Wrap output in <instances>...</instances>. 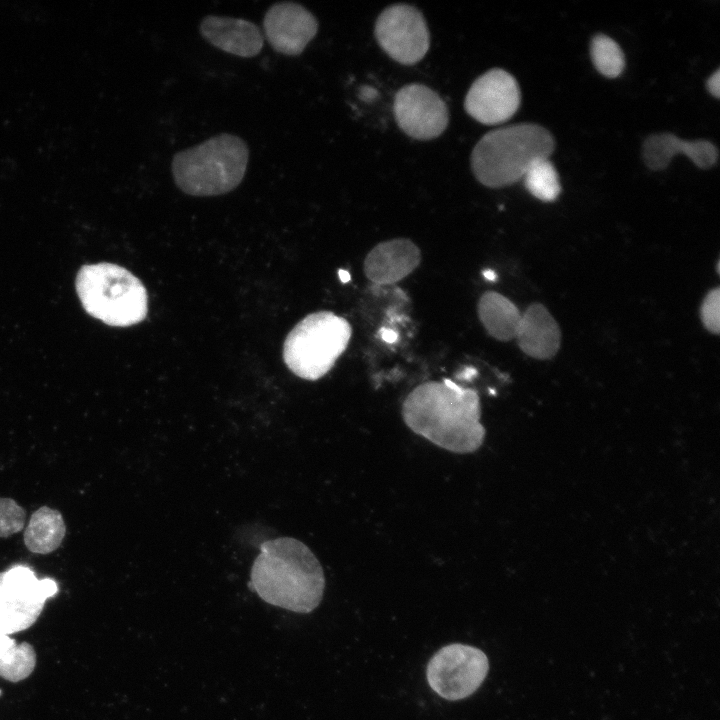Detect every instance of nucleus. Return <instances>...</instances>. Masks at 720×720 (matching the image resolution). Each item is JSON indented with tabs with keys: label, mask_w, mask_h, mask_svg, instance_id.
<instances>
[{
	"label": "nucleus",
	"mask_w": 720,
	"mask_h": 720,
	"mask_svg": "<svg viewBox=\"0 0 720 720\" xmlns=\"http://www.w3.org/2000/svg\"><path fill=\"white\" fill-rule=\"evenodd\" d=\"M66 526L61 513L48 506L37 509L24 530L26 548L36 554H49L62 543Z\"/></svg>",
	"instance_id": "18"
},
{
	"label": "nucleus",
	"mask_w": 720,
	"mask_h": 720,
	"mask_svg": "<svg viewBox=\"0 0 720 720\" xmlns=\"http://www.w3.org/2000/svg\"><path fill=\"white\" fill-rule=\"evenodd\" d=\"M350 323L331 311L311 313L288 333L283 360L296 376L315 381L326 375L346 350Z\"/></svg>",
	"instance_id": "6"
},
{
	"label": "nucleus",
	"mask_w": 720,
	"mask_h": 720,
	"mask_svg": "<svg viewBox=\"0 0 720 720\" xmlns=\"http://www.w3.org/2000/svg\"><path fill=\"white\" fill-rule=\"evenodd\" d=\"M523 178L528 192L541 201L552 202L561 192L558 173L549 159L535 161Z\"/></svg>",
	"instance_id": "20"
},
{
	"label": "nucleus",
	"mask_w": 720,
	"mask_h": 720,
	"mask_svg": "<svg viewBox=\"0 0 720 720\" xmlns=\"http://www.w3.org/2000/svg\"><path fill=\"white\" fill-rule=\"evenodd\" d=\"M515 338L526 355L546 360L557 354L561 331L548 309L541 303H533L521 314Z\"/></svg>",
	"instance_id": "16"
},
{
	"label": "nucleus",
	"mask_w": 720,
	"mask_h": 720,
	"mask_svg": "<svg viewBox=\"0 0 720 720\" xmlns=\"http://www.w3.org/2000/svg\"><path fill=\"white\" fill-rule=\"evenodd\" d=\"M249 159L246 142L221 133L174 154L171 171L176 186L191 196H218L242 182Z\"/></svg>",
	"instance_id": "4"
},
{
	"label": "nucleus",
	"mask_w": 720,
	"mask_h": 720,
	"mask_svg": "<svg viewBox=\"0 0 720 720\" xmlns=\"http://www.w3.org/2000/svg\"><path fill=\"white\" fill-rule=\"evenodd\" d=\"M483 276L489 281H494L497 278L496 274L491 270L484 271Z\"/></svg>",
	"instance_id": "28"
},
{
	"label": "nucleus",
	"mask_w": 720,
	"mask_h": 720,
	"mask_svg": "<svg viewBox=\"0 0 720 720\" xmlns=\"http://www.w3.org/2000/svg\"><path fill=\"white\" fill-rule=\"evenodd\" d=\"M590 52L595 68L605 77L616 78L623 72L624 54L619 44L612 38L597 34L591 41Z\"/></svg>",
	"instance_id": "21"
},
{
	"label": "nucleus",
	"mask_w": 720,
	"mask_h": 720,
	"mask_svg": "<svg viewBox=\"0 0 720 720\" xmlns=\"http://www.w3.org/2000/svg\"><path fill=\"white\" fill-rule=\"evenodd\" d=\"M555 148L552 134L535 123H518L486 133L471 153L476 179L489 188L518 182L540 159H549Z\"/></svg>",
	"instance_id": "3"
},
{
	"label": "nucleus",
	"mask_w": 720,
	"mask_h": 720,
	"mask_svg": "<svg viewBox=\"0 0 720 720\" xmlns=\"http://www.w3.org/2000/svg\"><path fill=\"white\" fill-rule=\"evenodd\" d=\"M0 695H1V690H0Z\"/></svg>",
	"instance_id": "29"
},
{
	"label": "nucleus",
	"mask_w": 720,
	"mask_h": 720,
	"mask_svg": "<svg viewBox=\"0 0 720 720\" xmlns=\"http://www.w3.org/2000/svg\"><path fill=\"white\" fill-rule=\"evenodd\" d=\"M36 665V653L31 644H18L9 635L0 634V677L10 682L27 678Z\"/></svg>",
	"instance_id": "19"
},
{
	"label": "nucleus",
	"mask_w": 720,
	"mask_h": 720,
	"mask_svg": "<svg viewBox=\"0 0 720 720\" xmlns=\"http://www.w3.org/2000/svg\"><path fill=\"white\" fill-rule=\"evenodd\" d=\"M381 338H382L384 341H386L387 343H394V342L397 340L398 335H397V333H396L395 331H393V330H390V329H382V330H381Z\"/></svg>",
	"instance_id": "26"
},
{
	"label": "nucleus",
	"mask_w": 720,
	"mask_h": 720,
	"mask_svg": "<svg viewBox=\"0 0 720 720\" xmlns=\"http://www.w3.org/2000/svg\"><path fill=\"white\" fill-rule=\"evenodd\" d=\"M75 288L82 307L90 316L113 327H128L146 318L145 286L130 271L114 263L83 265Z\"/></svg>",
	"instance_id": "5"
},
{
	"label": "nucleus",
	"mask_w": 720,
	"mask_h": 720,
	"mask_svg": "<svg viewBox=\"0 0 720 720\" xmlns=\"http://www.w3.org/2000/svg\"><path fill=\"white\" fill-rule=\"evenodd\" d=\"M393 112L400 129L417 140L437 138L449 122L444 100L434 90L419 83L405 85L396 92Z\"/></svg>",
	"instance_id": "10"
},
{
	"label": "nucleus",
	"mask_w": 720,
	"mask_h": 720,
	"mask_svg": "<svg viewBox=\"0 0 720 720\" xmlns=\"http://www.w3.org/2000/svg\"><path fill=\"white\" fill-rule=\"evenodd\" d=\"M700 317L704 327L713 334L720 331V289L716 287L705 296L701 308Z\"/></svg>",
	"instance_id": "23"
},
{
	"label": "nucleus",
	"mask_w": 720,
	"mask_h": 720,
	"mask_svg": "<svg viewBox=\"0 0 720 720\" xmlns=\"http://www.w3.org/2000/svg\"><path fill=\"white\" fill-rule=\"evenodd\" d=\"M477 312L491 337L499 341H509L516 337L521 313L507 297L495 291H487L478 301Z\"/></svg>",
	"instance_id": "17"
},
{
	"label": "nucleus",
	"mask_w": 720,
	"mask_h": 720,
	"mask_svg": "<svg viewBox=\"0 0 720 720\" xmlns=\"http://www.w3.org/2000/svg\"><path fill=\"white\" fill-rule=\"evenodd\" d=\"M249 586L265 602L297 613H309L320 604L323 568L298 539L279 537L265 541L255 558Z\"/></svg>",
	"instance_id": "2"
},
{
	"label": "nucleus",
	"mask_w": 720,
	"mask_h": 720,
	"mask_svg": "<svg viewBox=\"0 0 720 720\" xmlns=\"http://www.w3.org/2000/svg\"><path fill=\"white\" fill-rule=\"evenodd\" d=\"M421 262V251L407 238L380 242L367 254L363 270L376 285H390L411 274Z\"/></svg>",
	"instance_id": "13"
},
{
	"label": "nucleus",
	"mask_w": 720,
	"mask_h": 720,
	"mask_svg": "<svg viewBox=\"0 0 720 720\" xmlns=\"http://www.w3.org/2000/svg\"><path fill=\"white\" fill-rule=\"evenodd\" d=\"M374 32L382 50L403 65L419 62L430 47L429 29L422 13L408 4L385 8L376 20Z\"/></svg>",
	"instance_id": "9"
},
{
	"label": "nucleus",
	"mask_w": 720,
	"mask_h": 720,
	"mask_svg": "<svg viewBox=\"0 0 720 720\" xmlns=\"http://www.w3.org/2000/svg\"><path fill=\"white\" fill-rule=\"evenodd\" d=\"M199 30L212 46L238 57L257 56L264 44L260 28L241 18L207 15L201 20Z\"/></svg>",
	"instance_id": "14"
},
{
	"label": "nucleus",
	"mask_w": 720,
	"mask_h": 720,
	"mask_svg": "<svg viewBox=\"0 0 720 720\" xmlns=\"http://www.w3.org/2000/svg\"><path fill=\"white\" fill-rule=\"evenodd\" d=\"M677 154H684L701 169L714 166L718 160V149L705 139L683 140L672 133H657L648 136L643 143V160L653 170L665 169Z\"/></svg>",
	"instance_id": "15"
},
{
	"label": "nucleus",
	"mask_w": 720,
	"mask_h": 720,
	"mask_svg": "<svg viewBox=\"0 0 720 720\" xmlns=\"http://www.w3.org/2000/svg\"><path fill=\"white\" fill-rule=\"evenodd\" d=\"M377 91L369 86L363 87L360 91V97L365 101H372L376 98Z\"/></svg>",
	"instance_id": "25"
},
{
	"label": "nucleus",
	"mask_w": 720,
	"mask_h": 720,
	"mask_svg": "<svg viewBox=\"0 0 720 720\" xmlns=\"http://www.w3.org/2000/svg\"><path fill=\"white\" fill-rule=\"evenodd\" d=\"M57 592L53 579L39 580L27 566L16 565L0 572V634L10 635L31 627L46 600Z\"/></svg>",
	"instance_id": "7"
},
{
	"label": "nucleus",
	"mask_w": 720,
	"mask_h": 720,
	"mask_svg": "<svg viewBox=\"0 0 720 720\" xmlns=\"http://www.w3.org/2000/svg\"><path fill=\"white\" fill-rule=\"evenodd\" d=\"M520 102V88L514 76L501 68H493L472 83L464 107L476 121L496 125L510 119Z\"/></svg>",
	"instance_id": "11"
},
{
	"label": "nucleus",
	"mask_w": 720,
	"mask_h": 720,
	"mask_svg": "<svg viewBox=\"0 0 720 720\" xmlns=\"http://www.w3.org/2000/svg\"><path fill=\"white\" fill-rule=\"evenodd\" d=\"M489 670L486 654L473 646L454 643L439 649L427 665L429 686L440 697L460 700L472 695Z\"/></svg>",
	"instance_id": "8"
},
{
	"label": "nucleus",
	"mask_w": 720,
	"mask_h": 720,
	"mask_svg": "<svg viewBox=\"0 0 720 720\" xmlns=\"http://www.w3.org/2000/svg\"><path fill=\"white\" fill-rule=\"evenodd\" d=\"M266 40L280 54H301L318 31L316 17L304 6L292 1L271 5L263 18Z\"/></svg>",
	"instance_id": "12"
},
{
	"label": "nucleus",
	"mask_w": 720,
	"mask_h": 720,
	"mask_svg": "<svg viewBox=\"0 0 720 720\" xmlns=\"http://www.w3.org/2000/svg\"><path fill=\"white\" fill-rule=\"evenodd\" d=\"M706 88L708 92L715 98L720 96V70L717 69L712 75L709 76L706 82Z\"/></svg>",
	"instance_id": "24"
},
{
	"label": "nucleus",
	"mask_w": 720,
	"mask_h": 720,
	"mask_svg": "<svg viewBox=\"0 0 720 720\" xmlns=\"http://www.w3.org/2000/svg\"><path fill=\"white\" fill-rule=\"evenodd\" d=\"M338 274H339L340 280H341L343 283H347V282L350 280V275H349V273H348L347 271H345V270H339Z\"/></svg>",
	"instance_id": "27"
},
{
	"label": "nucleus",
	"mask_w": 720,
	"mask_h": 720,
	"mask_svg": "<svg viewBox=\"0 0 720 720\" xmlns=\"http://www.w3.org/2000/svg\"><path fill=\"white\" fill-rule=\"evenodd\" d=\"M26 512L15 500L0 498V537H8L24 528Z\"/></svg>",
	"instance_id": "22"
},
{
	"label": "nucleus",
	"mask_w": 720,
	"mask_h": 720,
	"mask_svg": "<svg viewBox=\"0 0 720 720\" xmlns=\"http://www.w3.org/2000/svg\"><path fill=\"white\" fill-rule=\"evenodd\" d=\"M401 413L413 433L452 453H474L485 439L478 393L450 379L415 387L403 401Z\"/></svg>",
	"instance_id": "1"
}]
</instances>
